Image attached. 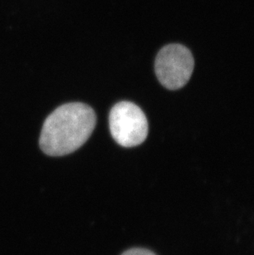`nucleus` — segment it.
I'll use <instances>...</instances> for the list:
<instances>
[{"label":"nucleus","instance_id":"3","mask_svg":"<svg viewBox=\"0 0 254 255\" xmlns=\"http://www.w3.org/2000/svg\"><path fill=\"white\" fill-rule=\"evenodd\" d=\"M109 127L113 139L123 147L141 144L148 135V121L139 107L123 101L116 104L110 112Z\"/></svg>","mask_w":254,"mask_h":255},{"label":"nucleus","instance_id":"1","mask_svg":"<svg viewBox=\"0 0 254 255\" xmlns=\"http://www.w3.org/2000/svg\"><path fill=\"white\" fill-rule=\"evenodd\" d=\"M96 122L94 109L86 104H64L45 121L40 136V146L45 154L51 156L70 154L88 140Z\"/></svg>","mask_w":254,"mask_h":255},{"label":"nucleus","instance_id":"2","mask_svg":"<svg viewBox=\"0 0 254 255\" xmlns=\"http://www.w3.org/2000/svg\"><path fill=\"white\" fill-rule=\"evenodd\" d=\"M194 64L189 49L180 44H169L161 49L156 56V76L166 89H182L192 77Z\"/></svg>","mask_w":254,"mask_h":255},{"label":"nucleus","instance_id":"4","mask_svg":"<svg viewBox=\"0 0 254 255\" xmlns=\"http://www.w3.org/2000/svg\"><path fill=\"white\" fill-rule=\"evenodd\" d=\"M123 255H156L151 251L144 249H132L129 251H126Z\"/></svg>","mask_w":254,"mask_h":255}]
</instances>
